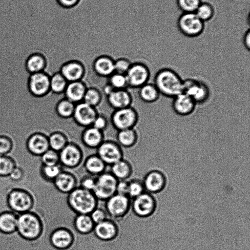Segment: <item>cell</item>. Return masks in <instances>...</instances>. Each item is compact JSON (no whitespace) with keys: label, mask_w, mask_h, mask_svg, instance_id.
Masks as SVG:
<instances>
[{"label":"cell","mask_w":250,"mask_h":250,"mask_svg":"<svg viewBox=\"0 0 250 250\" xmlns=\"http://www.w3.org/2000/svg\"><path fill=\"white\" fill-rule=\"evenodd\" d=\"M44 231V225L40 216L31 210L18 214L17 232L23 240L33 242L39 240Z\"/></svg>","instance_id":"cell-1"},{"label":"cell","mask_w":250,"mask_h":250,"mask_svg":"<svg viewBox=\"0 0 250 250\" xmlns=\"http://www.w3.org/2000/svg\"><path fill=\"white\" fill-rule=\"evenodd\" d=\"M160 94L173 98L183 92V80L179 75L169 68L159 70L154 78V83Z\"/></svg>","instance_id":"cell-2"},{"label":"cell","mask_w":250,"mask_h":250,"mask_svg":"<svg viewBox=\"0 0 250 250\" xmlns=\"http://www.w3.org/2000/svg\"><path fill=\"white\" fill-rule=\"evenodd\" d=\"M66 203L76 214H89L99 205L92 191L77 187L67 194Z\"/></svg>","instance_id":"cell-3"},{"label":"cell","mask_w":250,"mask_h":250,"mask_svg":"<svg viewBox=\"0 0 250 250\" xmlns=\"http://www.w3.org/2000/svg\"><path fill=\"white\" fill-rule=\"evenodd\" d=\"M6 203L10 210L20 214L32 210L35 205V199L27 190L17 188L8 191Z\"/></svg>","instance_id":"cell-4"},{"label":"cell","mask_w":250,"mask_h":250,"mask_svg":"<svg viewBox=\"0 0 250 250\" xmlns=\"http://www.w3.org/2000/svg\"><path fill=\"white\" fill-rule=\"evenodd\" d=\"M131 199L127 195L115 193L104 201L105 209L109 218L116 222L124 219L131 210Z\"/></svg>","instance_id":"cell-5"},{"label":"cell","mask_w":250,"mask_h":250,"mask_svg":"<svg viewBox=\"0 0 250 250\" xmlns=\"http://www.w3.org/2000/svg\"><path fill=\"white\" fill-rule=\"evenodd\" d=\"M118 180L109 171H105L96 177L93 193L99 201H105L116 193Z\"/></svg>","instance_id":"cell-6"},{"label":"cell","mask_w":250,"mask_h":250,"mask_svg":"<svg viewBox=\"0 0 250 250\" xmlns=\"http://www.w3.org/2000/svg\"><path fill=\"white\" fill-rule=\"evenodd\" d=\"M138 119V113L132 106L114 110L110 117L111 123L117 131L134 128Z\"/></svg>","instance_id":"cell-7"},{"label":"cell","mask_w":250,"mask_h":250,"mask_svg":"<svg viewBox=\"0 0 250 250\" xmlns=\"http://www.w3.org/2000/svg\"><path fill=\"white\" fill-rule=\"evenodd\" d=\"M204 23L195 13H185L179 16L177 20V26L184 35L195 38L203 32Z\"/></svg>","instance_id":"cell-8"},{"label":"cell","mask_w":250,"mask_h":250,"mask_svg":"<svg viewBox=\"0 0 250 250\" xmlns=\"http://www.w3.org/2000/svg\"><path fill=\"white\" fill-rule=\"evenodd\" d=\"M60 164L64 168L74 169L83 161V152L80 146L74 142H69L60 151Z\"/></svg>","instance_id":"cell-9"},{"label":"cell","mask_w":250,"mask_h":250,"mask_svg":"<svg viewBox=\"0 0 250 250\" xmlns=\"http://www.w3.org/2000/svg\"><path fill=\"white\" fill-rule=\"evenodd\" d=\"M50 76L45 71L29 74L27 81L29 93L36 98H43L48 95L50 93Z\"/></svg>","instance_id":"cell-10"},{"label":"cell","mask_w":250,"mask_h":250,"mask_svg":"<svg viewBox=\"0 0 250 250\" xmlns=\"http://www.w3.org/2000/svg\"><path fill=\"white\" fill-rule=\"evenodd\" d=\"M197 104H203L208 100L210 90L208 85L200 80L192 78L183 80V92Z\"/></svg>","instance_id":"cell-11"},{"label":"cell","mask_w":250,"mask_h":250,"mask_svg":"<svg viewBox=\"0 0 250 250\" xmlns=\"http://www.w3.org/2000/svg\"><path fill=\"white\" fill-rule=\"evenodd\" d=\"M127 87L139 88L148 83L150 72L148 66L140 62H132L125 74Z\"/></svg>","instance_id":"cell-12"},{"label":"cell","mask_w":250,"mask_h":250,"mask_svg":"<svg viewBox=\"0 0 250 250\" xmlns=\"http://www.w3.org/2000/svg\"><path fill=\"white\" fill-rule=\"evenodd\" d=\"M156 208V202L154 197L147 192L145 191L137 197L131 199V210L137 216L146 218L152 215Z\"/></svg>","instance_id":"cell-13"},{"label":"cell","mask_w":250,"mask_h":250,"mask_svg":"<svg viewBox=\"0 0 250 250\" xmlns=\"http://www.w3.org/2000/svg\"><path fill=\"white\" fill-rule=\"evenodd\" d=\"M96 154L107 166H110L124 158L122 147L117 142L104 140L96 149Z\"/></svg>","instance_id":"cell-14"},{"label":"cell","mask_w":250,"mask_h":250,"mask_svg":"<svg viewBox=\"0 0 250 250\" xmlns=\"http://www.w3.org/2000/svg\"><path fill=\"white\" fill-rule=\"evenodd\" d=\"M51 246L57 250H67L74 245L75 235L67 228L60 227L55 229L49 236Z\"/></svg>","instance_id":"cell-15"},{"label":"cell","mask_w":250,"mask_h":250,"mask_svg":"<svg viewBox=\"0 0 250 250\" xmlns=\"http://www.w3.org/2000/svg\"><path fill=\"white\" fill-rule=\"evenodd\" d=\"M98 114L96 107L81 102L75 104L72 119L76 125L84 128L91 126Z\"/></svg>","instance_id":"cell-16"},{"label":"cell","mask_w":250,"mask_h":250,"mask_svg":"<svg viewBox=\"0 0 250 250\" xmlns=\"http://www.w3.org/2000/svg\"><path fill=\"white\" fill-rule=\"evenodd\" d=\"M93 233L98 240L103 242H110L118 237L120 228L117 222L108 218L95 224Z\"/></svg>","instance_id":"cell-17"},{"label":"cell","mask_w":250,"mask_h":250,"mask_svg":"<svg viewBox=\"0 0 250 250\" xmlns=\"http://www.w3.org/2000/svg\"><path fill=\"white\" fill-rule=\"evenodd\" d=\"M59 71L69 83L82 81L85 74V68L81 61L70 59L61 64Z\"/></svg>","instance_id":"cell-18"},{"label":"cell","mask_w":250,"mask_h":250,"mask_svg":"<svg viewBox=\"0 0 250 250\" xmlns=\"http://www.w3.org/2000/svg\"><path fill=\"white\" fill-rule=\"evenodd\" d=\"M25 146L30 154L40 157L49 149L48 135L42 132H33L27 138Z\"/></svg>","instance_id":"cell-19"},{"label":"cell","mask_w":250,"mask_h":250,"mask_svg":"<svg viewBox=\"0 0 250 250\" xmlns=\"http://www.w3.org/2000/svg\"><path fill=\"white\" fill-rule=\"evenodd\" d=\"M56 189L62 194H68L78 187L79 181L72 172L63 170L52 182Z\"/></svg>","instance_id":"cell-20"},{"label":"cell","mask_w":250,"mask_h":250,"mask_svg":"<svg viewBox=\"0 0 250 250\" xmlns=\"http://www.w3.org/2000/svg\"><path fill=\"white\" fill-rule=\"evenodd\" d=\"M145 191L156 193L162 191L166 187L165 175L159 170H151L147 173L142 181Z\"/></svg>","instance_id":"cell-21"},{"label":"cell","mask_w":250,"mask_h":250,"mask_svg":"<svg viewBox=\"0 0 250 250\" xmlns=\"http://www.w3.org/2000/svg\"><path fill=\"white\" fill-rule=\"evenodd\" d=\"M114 60L107 55L98 56L93 61L92 64L94 72L96 75L104 78H108L115 72Z\"/></svg>","instance_id":"cell-22"},{"label":"cell","mask_w":250,"mask_h":250,"mask_svg":"<svg viewBox=\"0 0 250 250\" xmlns=\"http://www.w3.org/2000/svg\"><path fill=\"white\" fill-rule=\"evenodd\" d=\"M132 97L127 89H115L106 96L107 102L114 110L131 106Z\"/></svg>","instance_id":"cell-23"},{"label":"cell","mask_w":250,"mask_h":250,"mask_svg":"<svg viewBox=\"0 0 250 250\" xmlns=\"http://www.w3.org/2000/svg\"><path fill=\"white\" fill-rule=\"evenodd\" d=\"M196 104L188 95L182 93L173 98L172 107L178 115L186 116L191 114L195 110Z\"/></svg>","instance_id":"cell-24"},{"label":"cell","mask_w":250,"mask_h":250,"mask_svg":"<svg viewBox=\"0 0 250 250\" xmlns=\"http://www.w3.org/2000/svg\"><path fill=\"white\" fill-rule=\"evenodd\" d=\"M82 144L87 148L96 149L104 140L103 131L92 126L83 128L80 138Z\"/></svg>","instance_id":"cell-25"},{"label":"cell","mask_w":250,"mask_h":250,"mask_svg":"<svg viewBox=\"0 0 250 250\" xmlns=\"http://www.w3.org/2000/svg\"><path fill=\"white\" fill-rule=\"evenodd\" d=\"M87 88L82 80L69 82L63 93V97L76 104L83 102Z\"/></svg>","instance_id":"cell-26"},{"label":"cell","mask_w":250,"mask_h":250,"mask_svg":"<svg viewBox=\"0 0 250 250\" xmlns=\"http://www.w3.org/2000/svg\"><path fill=\"white\" fill-rule=\"evenodd\" d=\"M48 64V60L42 54L35 52L30 54L25 62V68L27 72L33 74L44 71Z\"/></svg>","instance_id":"cell-27"},{"label":"cell","mask_w":250,"mask_h":250,"mask_svg":"<svg viewBox=\"0 0 250 250\" xmlns=\"http://www.w3.org/2000/svg\"><path fill=\"white\" fill-rule=\"evenodd\" d=\"M83 167L87 174L96 177L106 171L107 166L95 153L83 160Z\"/></svg>","instance_id":"cell-28"},{"label":"cell","mask_w":250,"mask_h":250,"mask_svg":"<svg viewBox=\"0 0 250 250\" xmlns=\"http://www.w3.org/2000/svg\"><path fill=\"white\" fill-rule=\"evenodd\" d=\"M109 167V171L118 180H128L133 172L132 164L124 158Z\"/></svg>","instance_id":"cell-29"},{"label":"cell","mask_w":250,"mask_h":250,"mask_svg":"<svg viewBox=\"0 0 250 250\" xmlns=\"http://www.w3.org/2000/svg\"><path fill=\"white\" fill-rule=\"evenodd\" d=\"M18 214L5 210L0 213V232L4 234H12L17 232Z\"/></svg>","instance_id":"cell-30"},{"label":"cell","mask_w":250,"mask_h":250,"mask_svg":"<svg viewBox=\"0 0 250 250\" xmlns=\"http://www.w3.org/2000/svg\"><path fill=\"white\" fill-rule=\"evenodd\" d=\"M73 227L77 232L88 235L93 232L95 224L89 214H76L73 219Z\"/></svg>","instance_id":"cell-31"},{"label":"cell","mask_w":250,"mask_h":250,"mask_svg":"<svg viewBox=\"0 0 250 250\" xmlns=\"http://www.w3.org/2000/svg\"><path fill=\"white\" fill-rule=\"evenodd\" d=\"M138 139V133L134 128L117 131L116 142L122 147L130 148L134 146Z\"/></svg>","instance_id":"cell-32"},{"label":"cell","mask_w":250,"mask_h":250,"mask_svg":"<svg viewBox=\"0 0 250 250\" xmlns=\"http://www.w3.org/2000/svg\"><path fill=\"white\" fill-rule=\"evenodd\" d=\"M139 89V96L145 103H154L158 100L160 95L154 83H147L140 87Z\"/></svg>","instance_id":"cell-33"},{"label":"cell","mask_w":250,"mask_h":250,"mask_svg":"<svg viewBox=\"0 0 250 250\" xmlns=\"http://www.w3.org/2000/svg\"><path fill=\"white\" fill-rule=\"evenodd\" d=\"M49 148L60 152L70 141L65 133L59 130L51 132L48 135Z\"/></svg>","instance_id":"cell-34"},{"label":"cell","mask_w":250,"mask_h":250,"mask_svg":"<svg viewBox=\"0 0 250 250\" xmlns=\"http://www.w3.org/2000/svg\"><path fill=\"white\" fill-rule=\"evenodd\" d=\"M75 104L63 97L56 104L55 109L57 115L63 119H72Z\"/></svg>","instance_id":"cell-35"},{"label":"cell","mask_w":250,"mask_h":250,"mask_svg":"<svg viewBox=\"0 0 250 250\" xmlns=\"http://www.w3.org/2000/svg\"><path fill=\"white\" fill-rule=\"evenodd\" d=\"M68 82L59 71L54 73L50 76V92L55 95L63 94Z\"/></svg>","instance_id":"cell-36"},{"label":"cell","mask_w":250,"mask_h":250,"mask_svg":"<svg viewBox=\"0 0 250 250\" xmlns=\"http://www.w3.org/2000/svg\"><path fill=\"white\" fill-rule=\"evenodd\" d=\"M63 170V168L60 164L51 166L41 164L39 171L40 174L43 180L52 183L55 179Z\"/></svg>","instance_id":"cell-37"},{"label":"cell","mask_w":250,"mask_h":250,"mask_svg":"<svg viewBox=\"0 0 250 250\" xmlns=\"http://www.w3.org/2000/svg\"><path fill=\"white\" fill-rule=\"evenodd\" d=\"M102 94L101 92L94 87H87L83 102L88 105L96 107L101 102Z\"/></svg>","instance_id":"cell-38"},{"label":"cell","mask_w":250,"mask_h":250,"mask_svg":"<svg viewBox=\"0 0 250 250\" xmlns=\"http://www.w3.org/2000/svg\"><path fill=\"white\" fill-rule=\"evenodd\" d=\"M17 166L15 160L9 155H0V177H9Z\"/></svg>","instance_id":"cell-39"},{"label":"cell","mask_w":250,"mask_h":250,"mask_svg":"<svg viewBox=\"0 0 250 250\" xmlns=\"http://www.w3.org/2000/svg\"><path fill=\"white\" fill-rule=\"evenodd\" d=\"M195 13L203 21L211 19L214 15V9L209 3L201 2Z\"/></svg>","instance_id":"cell-40"},{"label":"cell","mask_w":250,"mask_h":250,"mask_svg":"<svg viewBox=\"0 0 250 250\" xmlns=\"http://www.w3.org/2000/svg\"><path fill=\"white\" fill-rule=\"evenodd\" d=\"M145 191L143 181L138 179L128 180L127 196L132 199Z\"/></svg>","instance_id":"cell-41"},{"label":"cell","mask_w":250,"mask_h":250,"mask_svg":"<svg viewBox=\"0 0 250 250\" xmlns=\"http://www.w3.org/2000/svg\"><path fill=\"white\" fill-rule=\"evenodd\" d=\"M107 78V83L114 89H127V84L125 75L114 72Z\"/></svg>","instance_id":"cell-42"},{"label":"cell","mask_w":250,"mask_h":250,"mask_svg":"<svg viewBox=\"0 0 250 250\" xmlns=\"http://www.w3.org/2000/svg\"><path fill=\"white\" fill-rule=\"evenodd\" d=\"M201 0H176V4L178 8L185 13H195Z\"/></svg>","instance_id":"cell-43"},{"label":"cell","mask_w":250,"mask_h":250,"mask_svg":"<svg viewBox=\"0 0 250 250\" xmlns=\"http://www.w3.org/2000/svg\"><path fill=\"white\" fill-rule=\"evenodd\" d=\"M40 157L42 165L51 166L60 164L59 152L50 148Z\"/></svg>","instance_id":"cell-44"},{"label":"cell","mask_w":250,"mask_h":250,"mask_svg":"<svg viewBox=\"0 0 250 250\" xmlns=\"http://www.w3.org/2000/svg\"><path fill=\"white\" fill-rule=\"evenodd\" d=\"M12 138L6 134L0 135V155H8L14 148Z\"/></svg>","instance_id":"cell-45"},{"label":"cell","mask_w":250,"mask_h":250,"mask_svg":"<svg viewBox=\"0 0 250 250\" xmlns=\"http://www.w3.org/2000/svg\"><path fill=\"white\" fill-rule=\"evenodd\" d=\"M132 62L127 58L120 57L114 60L115 72L125 75Z\"/></svg>","instance_id":"cell-46"},{"label":"cell","mask_w":250,"mask_h":250,"mask_svg":"<svg viewBox=\"0 0 250 250\" xmlns=\"http://www.w3.org/2000/svg\"><path fill=\"white\" fill-rule=\"evenodd\" d=\"M89 215L95 224L102 222L108 218L105 209L99 207V206L92 210Z\"/></svg>","instance_id":"cell-47"},{"label":"cell","mask_w":250,"mask_h":250,"mask_svg":"<svg viewBox=\"0 0 250 250\" xmlns=\"http://www.w3.org/2000/svg\"><path fill=\"white\" fill-rule=\"evenodd\" d=\"M96 182V177L87 174L82 177L78 186L87 190L92 191Z\"/></svg>","instance_id":"cell-48"},{"label":"cell","mask_w":250,"mask_h":250,"mask_svg":"<svg viewBox=\"0 0 250 250\" xmlns=\"http://www.w3.org/2000/svg\"><path fill=\"white\" fill-rule=\"evenodd\" d=\"M108 125V121L106 118L103 115L99 114L95 119L91 126L94 128L104 132Z\"/></svg>","instance_id":"cell-49"},{"label":"cell","mask_w":250,"mask_h":250,"mask_svg":"<svg viewBox=\"0 0 250 250\" xmlns=\"http://www.w3.org/2000/svg\"><path fill=\"white\" fill-rule=\"evenodd\" d=\"M24 176V171L20 167L16 166L9 176L10 179L14 182H20Z\"/></svg>","instance_id":"cell-50"},{"label":"cell","mask_w":250,"mask_h":250,"mask_svg":"<svg viewBox=\"0 0 250 250\" xmlns=\"http://www.w3.org/2000/svg\"><path fill=\"white\" fill-rule=\"evenodd\" d=\"M128 180H118L116 186V193L127 196Z\"/></svg>","instance_id":"cell-51"},{"label":"cell","mask_w":250,"mask_h":250,"mask_svg":"<svg viewBox=\"0 0 250 250\" xmlns=\"http://www.w3.org/2000/svg\"><path fill=\"white\" fill-rule=\"evenodd\" d=\"M80 0H57L58 3L63 7L71 8L75 6Z\"/></svg>","instance_id":"cell-52"},{"label":"cell","mask_w":250,"mask_h":250,"mask_svg":"<svg viewBox=\"0 0 250 250\" xmlns=\"http://www.w3.org/2000/svg\"><path fill=\"white\" fill-rule=\"evenodd\" d=\"M243 44L245 47L248 50H250V32L248 30L245 33L243 37Z\"/></svg>","instance_id":"cell-53"},{"label":"cell","mask_w":250,"mask_h":250,"mask_svg":"<svg viewBox=\"0 0 250 250\" xmlns=\"http://www.w3.org/2000/svg\"><path fill=\"white\" fill-rule=\"evenodd\" d=\"M114 90H115L108 83H106L104 86L103 87V92L104 95L108 96Z\"/></svg>","instance_id":"cell-54"}]
</instances>
